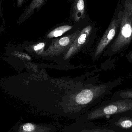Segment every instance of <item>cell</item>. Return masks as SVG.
Segmentation results:
<instances>
[{
  "label": "cell",
  "mask_w": 132,
  "mask_h": 132,
  "mask_svg": "<svg viewBox=\"0 0 132 132\" xmlns=\"http://www.w3.org/2000/svg\"><path fill=\"white\" fill-rule=\"evenodd\" d=\"M132 110V100L115 99L107 105L91 112L88 116L87 119L92 120L104 116L120 114Z\"/></svg>",
  "instance_id": "2"
},
{
  "label": "cell",
  "mask_w": 132,
  "mask_h": 132,
  "mask_svg": "<svg viewBox=\"0 0 132 132\" xmlns=\"http://www.w3.org/2000/svg\"><path fill=\"white\" fill-rule=\"evenodd\" d=\"M46 0H32L21 17L24 20L31 16L36 11H38L45 4Z\"/></svg>",
  "instance_id": "7"
},
{
  "label": "cell",
  "mask_w": 132,
  "mask_h": 132,
  "mask_svg": "<svg viewBox=\"0 0 132 132\" xmlns=\"http://www.w3.org/2000/svg\"><path fill=\"white\" fill-rule=\"evenodd\" d=\"M92 29V27L91 25L87 26L83 29L70 47L69 50L65 56L66 59L69 58L71 55L77 52L81 47L82 45L84 44L87 40V38L90 34Z\"/></svg>",
  "instance_id": "6"
},
{
  "label": "cell",
  "mask_w": 132,
  "mask_h": 132,
  "mask_svg": "<svg viewBox=\"0 0 132 132\" xmlns=\"http://www.w3.org/2000/svg\"><path fill=\"white\" fill-rule=\"evenodd\" d=\"M80 31H77L71 35L62 37L56 41H54L49 48L46 51V54L51 55L58 53L60 46L61 47L62 50H63V48L65 49L66 47L68 48L69 45H72L71 43H73Z\"/></svg>",
  "instance_id": "5"
},
{
  "label": "cell",
  "mask_w": 132,
  "mask_h": 132,
  "mask_svg": "<svg viewBox=\"0 0 132 132\" xmlns=\"http://www.w3.org/2000/svg\"><path fill=\"white\" fill-rule=\"evenodd\" d=\"M70 18L75 22H80L89 17L87 14L86 0H73L71 5Z\"/></svg>",
  "instance_id": "4"
},
{
  "label": "cell",
  "mask_w": 132,
  "mask_h": 132,
  "mask_svg": "<svg viewBox=\"0 0 132 132\" xmlns=\"http://www.w3.org/2000/svg\"><path fill=\"white\" fill-rule=\"evenodd\" d=\"M24 0H17V5L19 7L22 5Z\"/></svg>",
  "instance_id": "16"
},
{
  "label": "cell",
  "mask_w": 132,
  "mask_h": 132,
  "mask_svg": "<svg viewBox=\"0 0 132 132\" xmlns=\"http://www.w3.org/2000/svg\"><path fill=\"white\" fill-rule=\"evenodd\" d=\"M45 46V44L44 43H39V44H38L37 45L35 46L34 47V50H35V51H38V50H39L43 48Z\"/></svg>",
  "instance_id": "14"
},
{
  "label": "cell",
  "mask_w": 132,
  "mask_h": 132,
  "mask_svg": "<svg viewBox=\"0 0 132 132\" xmlns=\"http://www.w3.org/2000/svg\"><path fill=\"white\" fill-rule=\"evenodd\" d=\"M80 132H115L112 130H108V129H95L92 130H83Z\"/></svg>",
  "instance_id": "13"
},
{
  "label": "cell",
  "mask_w": 132,
  "mask_h": 132,
  "mask_svg": "<svg viewBox=\"0 0 132 132\" xmlns=\"http://www.w3.org/2000/svg\"><path fill=\"white\" fill-rule=\"evenodd\" d=\"M94 97V94L91 90H85L78 93L75 97V101L77 104L83 105L90 102Z\"/></svg>",
  "instance_id": "9"
},
{
  "label": "cell",
  "mask_w": 132,
  "mask_h": 132,
  "mask_svg": "<svg viewBox=\"0 0 132 132\" xmlns=\"http://www.w3.org/2000/svg\"><path fill=\"white\" fill-rule=\"evenodd\" d=\"M120 17L118 34L106 51V55L110 56L121 53L132 42V1L125 3L124 13Z\"/></svg>",
  "instance_id": "1"
},
{
  "label": "cell",
  "mask_w": 132,
  "mask_h": 132,
  "mask_svg": "<svg viewBox=\"0 0 132 132\" xmlns=\"http://www.w3.org/2000/svg\"><path fill=\"white\" fill-rule=\"evenodd\" d=\"M115 125L123 129L131 128H132V118L129 117H122L119 119Z\"/></svg>",
  "instance_id": "12"
},
{
  "label": "cell",
  "mask_w": 132,
  "mask_h": 132,
  "mask_svg": "<svg viewBox=\"0 0 132 132\" xmlns=\"http://www.w3.org/2000/svg\"><path fill=\"white\" fill-rule=\"evenodd\" d=\"M73 27L72 26L68 24L58 26L49 32L47 35V37L53 38L61 36L67 32L71 30Z\"/></svg>",
  "instance_id": "10"
},
{
  "label": "cell",
  "mask_w": 132,
  "mask_h": 132,
  "mask_svg": "<svg viewBox=\"0 0 132 132\" xmlns=\"http://www.w3.org/2000/svg\"><path fill=\"white\" fill-rule=\"evenodd\" d=\"M51 128L45 126L31 123L22 125L19 128L18 132H49Z\"/></svg>",
  "instance_id": "8"
},
{
  "label": "cell",
  "mask_w": 132,
  "mask_h": 132,
  "mask_svg": "<svg viewBox=\"0 0 132 132\" xmlns=\"http://www.w3.org/2000/svg\"><path fill=\"white\" fill-rule=\"evenodd\" d=\"M126 58L129 62L132 63V50L126 56Z\"/></svg>",
  "instance_id": "15"
},
{
  "label": "cell",
  "mask_w": 132,
  "mask_h": 132,
  "mask_svg": "<svg viewBox=\"0 0 132 132\" xmlns=\"http://www.w3.org/2000/svg\"><path fill=\"white\" fill-rule=\"evenodd\" d=\"M113 96L114 99H129L132 100V88L118 91L114 93Z\"/></svg>",
  "instance_id": "11"
},
{
  "label": "cell",
  "mask_w": 132,
  "mask_h": 132,
  "mask_svg": "<svg viewBox=\"0 0 132 132\" xmlns=\"http://www.w3.org/2000/svg\"><path fill=\"white\" fill-rule=\"evenodd\" d=\"M121 17L111 22L104 35L101 39L95 53V57L100 55L107 46L111 43L117 34L119 27Z\"/></svg>",
  "instance_id": "3"
}]
</instances>
